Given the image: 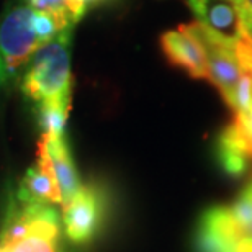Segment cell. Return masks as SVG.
Wrapping results in <instances>:
<instances>
[{
	"label": "cell",
	"instance_id": "obj_1",
	"mask_svg": "<svg viewBox=\"0 0 252 252\" xmlns=\"http://www.w3.org/2000/svg\"><path fill=\"white\" fill-rule=\"evenodd\" d=\"M72 33L74 27L61 30L51 41L41 44L28 59L22 75V90L36 105L58 103L70 108Z\"/></svg>",
	"mask_w": 252,
	"mask_h": 252
},
{
	"label": "cell",
	"instance_id": "obj_2",
	"mask_svg": "<svg viewBox=\"0 0 252 252\" xmlns=\"http://www.w3.org/2000/svg\"><path fill=\"white\" fill-rule=\"evenodd\" d=\"M59 216L49 205L18 201L7 216L0 252H61Z\"/></svg>",
	"mask_w": 252,
	"mask_h": 252
},
{
	"label": "cell",
	"instance_id": "obj_3",
	"mask_svg": "<svg viewBox=\"0 0 252 252\" xmlns=\"http://www.w3.org/2000/svg\"><path fill=\"white\" fill-rule=\"evenodd\" d=\"M33 8L25 0H13L0 13V85L17 77L18 70L41 46L32 25Z\"/></svg>",
	"mask_w": 252,
	"mask_h": 252
},
{
	"label": "cell",
	"instance_id": "obj_4",
	"mask_svg": "<svg viewBox=\"0 0 252 252\" xmlns=\"http://www.w3.org/2000/svg\"><path fill=\"white\" fill-rule=\"evenodd\" d=\"M182 27L201 44L206 59V67H208V80L216 85L223 98L229 103L236 85L241 79V74H243V65L239 61V51L243 48L236 49L220 41L196 22L182 25Z\"/></svg>",
	"mask_w": 252,
	"mask_h": 252
},
{
	"label": "cell",
	"instance_id": "obj_5",
	"mask_svg": "<svg viewBox=\"0 0 252 252\" xmlns=\"http://www.w3.org/2000/svg\"><path fill=\"white\" fill-rule=\"evenodd\" d=\"M185 3L193 12L196 23L220 41L236 49L251 44L236 0H185Z\"/></svg>",
	"mask_w": 252,
	"mask_h": 252
},
{
	"label": "cell",
	"instance_id": "obj_6",
	"mask_svg": "<svg viewBox=\"0 0 252 252\" xmlns=\"http://www.w3.org/2000/svg\"><path fill=\"white\" fill-rule=\"evenodd\" d=\"M64 229L74 243H87L102 223L103 203L100 195L90 187H80L72 200L64 206Z\"/></svg>",
	"mask_w": 252,
	"mask_h": 252
},
{
	"label": "cell",
	"instance_id": "obj_7",
	"mask_svg": "<svg viewBox=\"0 0 252 252\" xmlns=\"http://www.w3.org/2000/svg\"><path fill=\"white\" fill-rule=\"evenodd\" d=\"M38 162L46 165L56 179L61 191V205L69 203L82 185L79 182L77 170L64 136L43 134L38 144Z\"/></svg>",
	"mask_w": 252,
	"mask_h": 252
},
{
	"label": "cell",
	"instance_id": "obj_8",
	"mask_svg": "<svg viewBox=\"0 0 252 252\" xmlns=\"http://www.w3.org/2000/svg\"><path fill=\"white\" fill-rule=\"evenodd\" d=\"M160 46L174 65L187 70L193 79H208L203 48L182 25L177 30L165 32L160 38Z\"/></svg>",
	"mask_w": 252,
	"mask_h": 252
},
{
	"label": "cell",
	"instance_id": "obj_9",
	"mask_svg": "<svg viewBox=\"0 0 252 252\" xmlns=\"http://www.w3.org/2000/svg\"><path fill=\"white\" fill-rule=\"evenodd\" d=\"M241 233L229 208L213 206L200 220L198 239L201 252H234Z\"/></svg>",
	"mask_w": 252,
	"mask_h": 252
},
{
	"label": "cell",
	"instance_id": "obj_10",
	"mask_svg": "<svg viewBox=\"0 0 252 252\" xmlns=\"http://www.w3.org/2000/svg\"><path fill=\"white\" fill-rule=\"evenodd\" d=\"M218 159L228 174L239 175L252 162V144L234 122L228 125L218 139Z\"/></svg>",
	"mask_w": 252,
	"mask_h": 252
},
{
	"label": "cell",
	"instance_id": "obj_11",
	"mask_svg": "<svg viewBox=\"0 0 252 252\" xmlns=\"http://www.w3.org/2000/svg\"><path fill=\"white\" fill-rule=\"evenodd\" d=\"M18 201H27V203H61V191H59L58 182L54 179L46 165L38 162L34 167L28 169L25 177L20 184Z\"/></svg>",
	"mask_w": 252,
	"mask_h": 252
},
{
	"label": "cell",
	"instance_id": "obj_12",
	"mask_svg": "<svg viewBox=\"0 0 252 252\" xmlns=\"http://www.w3.org/2000/svg\"><path fill=\"white\" fill-rule=\"evenodd\" d=\"M228 105L234 112V123L252 144V69L243 70Z\"/></svg>",
	"mask_w": 252,
	"mask_h": 252
},
{
	"label": "cell",
	"instance_id": "obj_13",
	"mask_svg": "<svg viewBox=\"0 0 252 252\" xmlns=\"http://www.w3.org/2000/svg\"><path fill=\"white\" fill-rule=\"evenodd\" d=\"M38 107V122L43 128V134L64 136L65 123L69 117V107L58 103H43Z\"/></svg>",
	"mask_w": 252,
	"mask_h": 252
},
{
	"label": "cell",
	"instance_id": "obj_14",
	"mask_svg": "<svg viewBox=\"0 0 252 252\" xmlns=\"http://www.w3.org/2000/svg\"><path fill=\"white\" fill-rule=\"evenodd\" d=\"M25 2L33 10L51 13L59 22L61 28L75 27L72 15H70L69 7H67V0H25Z\"/></svg>",
	"mask_w": 252,
	"mask_h": 252
},
{
	"label": "cell",
	"instance_id": "obj_15",
	"mask_svg": "<svg viewBox=\"0 0 252 252\" xmlns=\"http://www.w3.org/2000/svg\"><path fill=\"white\" fill-rule=\"evenodd\" d=\"M231 216H233L239 233L244 231L249 224H252V180L249 185L243 190V193L238 196L236 203L229 206Z\"/></svg>",
	"mask_w": 252,
	"mask_h": 252
},
{
	"label": "cell",
	"instance_id": "obj_16",
	"mask_svg": "<svg viewBox=\"0 0 252 252\" xmlns=\"http://www.w3.org/2000/svg\"><path fill=\"white\" fill-rule=\"evenodd\" d=\"M105 2H108V0H67V7H69L70 15H72L74 23L77 25L79 20L82 18L90 8L97 7V5H102Z\"/></svg>",
	"mask_w": 252,
	"mask_h": 252
},
{
	"label": "cell",
	"instance_id": "obj_17",
	"mask_svg": "<svg viewBox=\"0 0 252 252\" xmlns=\"http://www.w3.org/2000/svg\"><path fill=\"white\" fill-rule=\"evenodd\" d=\"M239 5V3H238ZM241 8V7H239ZM241 17H243V25H244V32L248 34L249 41L252 44V15H249L248 12H244L243 8H241Z\"/></svg>",
	"mask_w": 252,
	"mask_h": 252
},
{
	"label": "cell",
	"instance_id": "obj_18",
	"mask_svg": "<svg viewBox=\"0 0 252 252\" xmlns=\"http://www.w3.org/2000/svg\"><path fill=\"white\" fill-rule=\"evenodd\" d=\"M236 2L239 3V7L244 10V12H248L249 15H252V0H236Z\"/></svg>",
	"mask_w": 252,
	"mask_h": 252
}]
</instances>
